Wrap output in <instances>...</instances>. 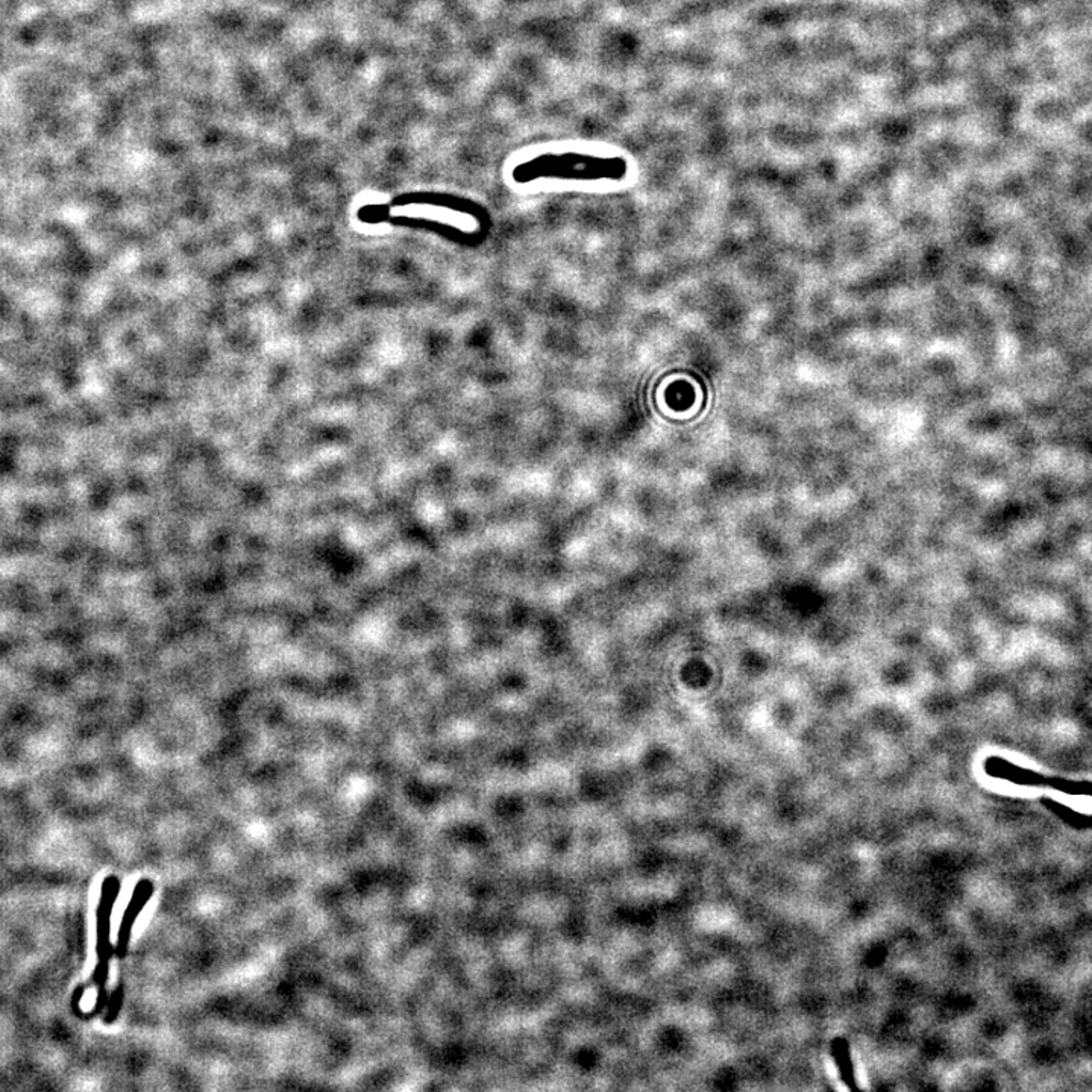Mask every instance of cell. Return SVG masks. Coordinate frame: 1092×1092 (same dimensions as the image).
<instances>
[{
    "label": "cell",
    "instance_id": "1",
    "mask_svg": "<svg viewBox=\"0 0 1092 1092\" xmlns=\"http://www.w3.org/2000/svg\"><path fill=\"white\" fill-rule=\"evenodd\" d=\"M831 1056H833L834 1064L838 1065L842 1082L852 1090H857L859 1087L856 1082L855 1065H853L852 1051H849V1044L845 1038L837 1036L831 1041Z\"/></svg>",
    "mask_w": 1092,
    "mask_h": 1092
}]
</instances>
